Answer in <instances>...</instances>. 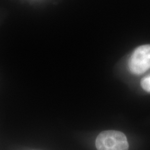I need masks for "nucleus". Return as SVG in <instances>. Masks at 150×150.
<instances>
[{
	"label": "nucleus",
	"mask_w": 150,
	"mask_h": 150,
	"mask_svg": "<svg viewBox=\"0 0 150 150\" xmlns=\"http://www.w3.org/2000/svg\"><path fill=\"white\" fill-rule=\"evenodd\" d=\"M97 150H128L129 143L126 136L118 131L101 132L95 140Z\"/></svg>",
	"instance_id": "obj_1"
},
{
	"label": "nucleus",
	"mask_w": 150,
	"mask_h": 150,
	"mask_svg": "<svg viewBox=\"0 0 150 150\" xmlns=\"http://www.w3.org/2000/svg\"><path fill=\"white\" fill-rule=\"evenodd\" d=\"M129 68L133 74H141L150 68V45L138 47L129 61Z\"/></svg>",
	"instance_id": "obj_2"
},
{
	"label": "nucleus",
	"mask_w": 150,
	"mask_h": 150,
	"mask_svg": "<svg viewBox=\"0 0 150 150\" xmlns=\"http://www.w3.org/2000/svg\"><path fill=\"white\" fill-rule=\"evenodd\" d=\"M140 84L144 91L150 93V74L142 79Z\"/></svg>",
	"instance_id": "obj_3"
}]
</instances>
